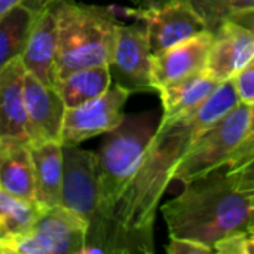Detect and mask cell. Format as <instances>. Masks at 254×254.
<instances>
[{"mask_svg":"<svg viewBox=\"0 0 254 254\" xmlns=\"http://www.w3.org/2000/svg\"><path fill=\"white\" fill-rule=\"evenodd\" d=\"M213 247L216 254H254V229L232 234Z\"/></svg>","mask_w":254,"mask_h":254,"instance_id":"603a6c76","label":"cell"},{"mask_svg":"<svg viewBox=\"0 0 254 254\" xmlns=\"http://www.w3.org/2000/svg\"><path fill=\"white\" fill-rule=\"evenodd\" d=\"M153 54L150 49L147 25L141 19L132 24H119L109 63L112 82L129 92H156L152 70Z\"/></svg>","mask_w":254,"mask_h":254,"instance_id":"8992f818","label":"cell"},{"mask_svg":"<svg viewBox=\"0 0 254 254\" xmlns=\"http://www.w3.org/2000/svg\"><path fill=\"white\" fill-rule=\"evenodd\" d=\"M132 95L113 83L103 95L65 110L61 144H80L89 138L113 131L124 119V107Z\"/></svg>","mask_w":254,"mask_h":254,"instance_id":"ba28073f","label":"cell"},{"mask_svg":"<svg viewBox=\"0 0 254 254\" xmlns=\"http://www.w3.org/2000/svg\"><path fill=\"white\" fill-rule=\"evenodd\" d=\"M250 121V106L240 103L204 129L180 162L174 180L183 185L211 171L225 168L243 141Z\"/></svg>","mask_w":254,"mask_h":254,"instance_id":"5b68a950","label":"cell"},{"mask_svg":"<svg viewBox=\"0 0 254 254\" xmlns=\"http://www.w3.org/2000/svg\"><path fill=\"white\" fill-rule=\"evenodd\" d=\"M0 189L18 198L36 202L30 141L0 137Z\"/></svg>","mask_w":254,"mask_h":254,"instance_id":"e0dca14e","label":"cell"},{"mask_svg":"<svg viewBox=\"0 0 254 254\" xmlns=\"http://www.w3.org/2000/svg\"><path fill=\"white\" fill-rule=\"evenodd\" d=\"M250 229H254V225H253V226H252V228H250Z\"/></svg>","mask_w":254,"mask_h":254,"instance_id":"1f68e13d","label":"cell"},{"mask_svg":"<svg viewBox=\"0 0 254 254\" xmlns=\"http://www.w3.org/2000/svg\"><path fill=\"white\" fill-rule=\"evenodd\" d=\"M24 85L25 68L18 57L0 70V137L30 141Z\"/></svg>","mask_w":254,"mask_h":254,"instance_id":"9a60e30c","label":"cell"},{"mask_svg":"<svg viewBox=\"0 0 254 254\" xmlns=\"http://www.w3.org/2000/svg\"><path fill=\"white\" fill-rule=\"evenodd\" d=\"M24 0H0V18L3 15H6L9 10H12L13 7L19 6Z\"/></svg>","mask_w":254,"mask_h":254,"instance_id":"f546056e","label":"cell"},{"mask_svg":"<svg viewBox=\"0 0 254 254\" xmlns=\"http://www.w3.org/2000/svg\"><path fill=\"white\" fill-rule=\"evenodd\" d=\"M42 211L43 208L39 204L0 189V232L6 237H19L30 232Z\"/></svg>","mask_w":254,"mask_h":254,"instance_id":"7402d4cb","label":"cell"},{"mask_svg":"<svg viewBox=\"0 0 254 254\" xmlns=\"http://www.w3.org/2000/svg\"><path fill=\"white\" fill-rule=\"evenodd\" d=\"M24 86L30 141H60L67 107L57 88L42 83L27 71Z\"/></svg>","mask_w":254,"mask_h":254,"instance_id":"4fadbf2b","label":"cell"},{"mask_svg":"<svg viewBox=\"0 0 254 254\" xmlns=\"http://www.w3.org/2000/svg\"><path fill=\"white\" fill-rule=\"evenodd\" d=\"M240 104L232 80L223 82L201 106L171 121H159L138 170L110 220L107 253L152 254L161 198L196 137Z\"/></svg>","mask_w":254,"mask_h":254,"instance_id":"6da1fadb","label":"cell"},{"mask_svg":"<svg viewBox=\"0 0 254 254\" xmlns=\"http://www.w3.org/2000/svg\"><path fill=\"white\" fill-rule=\"evenodd\" d=\"M63 155L64 174L61 205L77 213L88 222L89 237L100 222L97 153L80 149L79 144H63Z\"/></svg>","mask_w":254,"mask_h":254,"instance_id":"52a82bcc","label":"cell"},{"mask_svg":"<svg viewBox=\"0 0 254 254\" xmlns=\"http://www.w3.org/2000/svg\"><path fill=\"white\" fill-rule=\"evenodd\" d=\"M36 202L43 210L61 205L64 155L60 141H30Z\"/></svg>","mask_w":254,"mask_h":254,"instance_id":"2e32d148","label":"cell"},{"mask_svg":"<svg viewBox=\"0 0 254 254\" xmlns=\"http://www.w3.org/2000/svg\"><path fill=\"white\" fill-rule=\"evenodd\" d=\"M60 0H24L22 3L25 6H28L33 12H39V10H43L46 7H51L54 6L55 3H58Z\"/></svg>","mask_w":254,"mask_h":254,"instance_id":"83f0119b","label":"cell"},{"mask_svg":"<svg viewBox=\"0 0 254 254\" xmlns=\"http://www.w3.org/2000/svg\"><path fill=\"white\" fill-rule=\"evenodd\" d=\"M88 229L89 225L82 216L57 205L43 210L30 232L42 254H82Z\"/></svg>","mask_w":254,"mask_h":254,"instance_id":"30bf717a","label":"cell"},{"mask_svg":"<svg viewBox=\"0 0 254 254\" xmlns=\"http://www.w3.org/2000/svg\"><path fill=\"white\" fill-rule=\"evenodd\" d=\"M254 159V104L250 106V121H249V127H247V132L243 138V141L240 143V146L237 147V150L234 152V155L231 156L228 165L225 167L228 171H237L240 168H243L244 165H247L249 162H252Z\"/></svg>","mask_w":254,"mask_h":254,"instance_id":"cb8c5ba5","label":"cell"},{"mask_svg":"<svg viewBox=\"0 0 254 254\" xmlns=\"http://www.w3.org/2000/svg\"><path fill=\"white\" fill-rule=\"evenodd\" d=\"M222 83L211 77L205 70L170 85L161 86L156 94L162 103L161 121H171L201 106L213 95Z\"/></svg>","mask_w":254,"mask_h":254,"instance_id":"ac0fdd59","label":"cell"},{"mask_svg":"<svg viewBox=\"0 0 254 254\" xmlns=\"http://www.w3.org/2000/svg\"><path fill=\"white\" fill-rule=\"evenodd\" d=\"M28 6L21 3L0 18V70L21 57L34 19Z\"/></svg>","mask_w":254,"mask_h":254,"instance_id":"44dd1931","label":"cell"},{"mask_svg":"<svg viewBox=\"0 0 254 254\" xmlns=\"http://www.w3.org/2000/svg\"><path fill=\"white\" fill-rule=\"evenodd\" d=\"M161 213L170 237L214 246L253 226L254 190L238 189L226 168H220L186 183L180 195L161 207Z\"/></svg>","mask_w":254,"mask_h":254,"instance_id":"7a4b0ae2","label":"cell"},{"mask_svg":"<svg viewBox=\"0 0 254 254\" xmlns=\"http://www.w3.org/2000/svg\"><path fill=\"white\" fill-rule=\"evenodd\" d=\"M214 33L205 30L153 55L152 70L156 91L161 86L182 80L205 70Z\"/></svg>","mask_w":254,"mask_h":254,"instance_id":"7c38bea8","label":"cell"},{"mask_svg":"<svg viewBox=\"0 0 254 254\" xmlns=\"http://www.w3.org/2000/svg\"><path fill=\"white\" fill-rule=\"evenodd\" d=\"M112 86V74L107 64L76 70L55 82L67 109L77 107L103 95Z\"/></svg>","mask_w":254,"mask_h":254,"instance_id":"d6986e66","label":"cell"},{"mask_svg":"<svg viewBox=\"0 0 254 254\" xmlns=\"http://www.w3.org/2000/svg\"><path fill=\"white\" fill-rule=\"evenodd\" d=\"M240 103L254 104V58L232 79Z\"/></svg>","mask_w":254,"mask_h":254,"instance_id":"d4e9b609","label":"cell"},{"mask_svg":"<svg viewBox=\"0 0 254 254\" xmlns=\"http://www.w3.org/2000/svg\"><path fill=\"white\" fill-rule=\"evenodd\" d=\"M232 21H235V22L241 24L243 27H246V28L252 33V36H253L254 39V10H250V12H247V13H243V15L237 16V18L232 19Z\"/></svg>","mask_w":254,"mask_h":254,"instance_id":"f1b7e54d","label":"cell"},{"mask_svg":"<svg viewBox=\"0 0 254 254\" xmlns=\"http://www.w3.org/2000/svg\"><path fill=\"white\" fill-rule=\"evenodd\" d=\"M254 58L252 33L235 21L223 22L214 33L205 71L220 83L232 80Z\"/></svg>","mask_w":254,"mask_h":254,"instance_id":"8fae6325","label":"cell"},{"mask_svg":"<svg viewBox=\"0 0 254 254\" xmlns=\"http://www.w3.org/2000/svg\"><path fill=\"white\" fill-rule=\"evenodd\" d=\"M57 55V15L55 7H46L34 13L31 30L21 54L22 65L42 83L55 86Z\"/></svg>","mask_w":254,"mask_h":254,"instance_id":"5bb4252c","label":"cell"},{"mask_svg":"<svg viewBox=\"0 0 254 254\" xmlns=\"http://www.w3.org/2000/svg\"><path fill=\"white\" fill-rule=\"evenodd\" d=\"M170 1L186 3L199 15L205 28L211 33H216L223 22L254 10V0H131L140 9H150Z\"/></svg>","mask_w":254,"mask_h":254,"instance_id":"ffe728a7","label":"cell"},{"mask_svg":"<svg viewBox=\"0 0 254 254\" xmlns=\"http://www.w3.org/2000/svg\"><path fill=\"white\" fill-rule=\"evenodd\" d=\"M228 173L232 176L238 189L254 190V159L252 162H249L247 165H244L243 168H240L237 171H228Z\"/></svg>","mask_w":254,"mask_h":254,"instance_id":"4316f807","label":"cell"},{"mask_svg":"<svg viewBox=\"0 0 254 254\" xmlns=\"http://www.w3.org/2000/svg\"><path fill=\"white\" fill-rule=\"evenodd\" d=\"M124 12L146 22L153 55L207 30L199 15L182 1H170L150 9H124Z\"/></svg>","mask_w":254,"mask_h":254,"instance_id":"9c48e42d","label":"cell"},{"mask_svg":"<svg viewBox=\"0 0 254 254\" xmlns=\"http://www.w3.org/2000/svg\"><path fill=\"white\" fill-rule=\"evenodd\" d=\"M158 125L150 113L125 115L122 122L107 132L97 152L100 222L88 237L82 254L107 253L112 214L138 170Z\"/></svg>","mask_w":254,"mask_h":254,"instance_id":"3957f363","label":"cell"},{"mask_svg":"<svg viewBox=\"0 0 254 254\" xmlns=\"http://www.w3.org/2000/svg\"><path fill=\"white\" fill-rule=\"evenodd\" d=\"M0 254H10L9 252V237L0 232Z\"/></svg>","mask_w":254,"mask_h":254,"instance_id":"4dcf8cb0","label":"cell"},{"mask_svg":"<svg viewBox=\"0 0 254 254\" xmlns=\"http://www.w3.org/2000/svg\"><path fill=\"white\" fill-rule=\"evenodd\" d=\"M165 252L168 254H216L213 246L183 237H170Z\"/></svg>","mask_w":254,"mask_h":254,"instance_id":"484cf974","label":"cell"},{"mask_svg":"<svg viewBox=\"0 0 254 254\" xmlns=\"http://www.w3.org/2000/svg\"><path fill=\"white\" fill-rule=\"evenodd\" d=\"M57 15V80L70 73L110 63L121 24L112 7L60 0Z\"/></svg>","mask_w":254,"mask_h":254,"instance_id":"277c9868","label":"cell"}]
</instances>
